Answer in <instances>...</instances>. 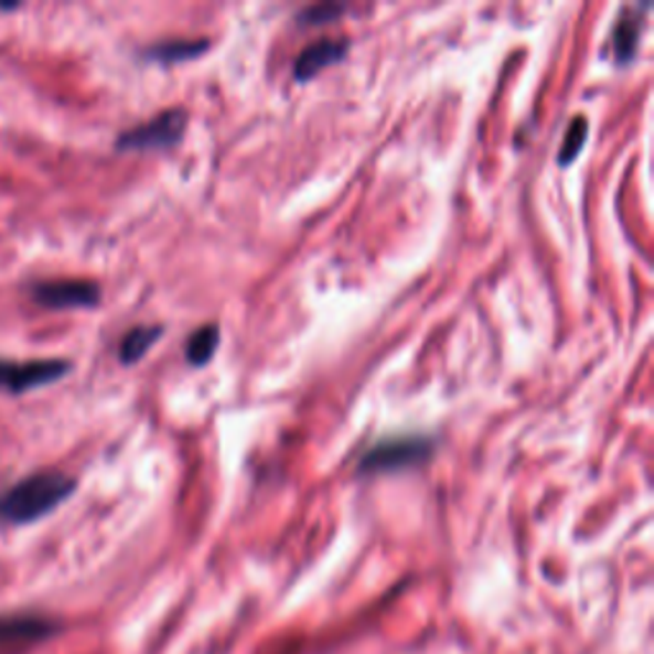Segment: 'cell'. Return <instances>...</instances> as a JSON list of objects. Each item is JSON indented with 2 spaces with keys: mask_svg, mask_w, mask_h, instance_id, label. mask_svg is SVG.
Wrapping results in <instances>:
<instances>
[{
  "mask_svg": "<svg viewBox=\"0 0 654 654\" xmlns=\"http://www.w3.org/2000/svg\"><path fill=\"white\" fill-rule=\"evenodd\" d=\"M77 481L62 471H39L0 494V522L31 524L75 494Z\"/></svg>",
  "mask_w": 654,
  "mask_h": 654,
  "instance_id": "cell-1",
  "label": "cell"
},
{
  "mask_svg": "<svg viewBox=\"0 0 654 654\" xmlns=\"http://www.w3.org/2000/svg\"><path fill=\"white\" fill-rule=\"evenodd\" d=\"M432 455V440L425 435H401V438H389L376 442L368 448L358 460V473L374 475V473H394L404 468L422 465Z\"/></svg>",
  "mask_w": 654,
  "mask_h": 654,
  "instance_id": "cell-2",
  "label": "cell"
},
{
  "mask_svg": "<svg viewBox=\"0 0 654 654\" xmlns=\"http://www.w3.org/2000/svg\"><path fill=\"white\" fill-rule=\"evenodd\" d=\"M184 128H187V112L182 108H172L159 112L157 118L147 124L120 133L116 147L120 151H153V149H172L180 143Z\"/></svg>",
  "mask_w": 654,
  "mask_h": 654,
  "instance_id": "cell-3",
  "label": "cell"
},
{
  "mask_svg": "<svg viewBox=\"0 0 654 654\" xmlns=\"http://www.w3.org/2000/svg\"><path fill=\"white\" fill-rule=\"evenodd\" d=\"M69 361H0V392L26 394L39 386L60 382L69 374Z\"/></svg>",
  "mask_w": 654,
  "mask_h": 654,
  "instance_id": "cell-4",
  "label": "cell"
},
{
  "mask_svg": "<svg viewBox=\"0 0 654 654\" xmlns=\"http://www.w3.org/2000/svg\"><path fill=\"white\" fill-rule=\"evenodd\" d=\"M31 300L46 310H90L100 302V287L83 279H52L31 285Z\"/></svg>",
  "mask_w": 654,
  "mask_h": 654,
  "instance_id": "cell-5",
  "label": "cell"
},
{
  "mask_svg": "<svg viewBox=\"0 0 654 654\" xmlns=\"http://www.w3.org/2000/svg\"><path fill=\"white\" fill-rule=\"evenodd\" d=\"M349 42H343V39H320V42H314L310 46H304L297 56V64H294V77L297 79H312L314 75H320L322 69L333 67L343 60L345 54H349Z\"/></svg>",
  "mask_w": 654,
  "mask_h": 654,
  "instance_id": "cell-6",
  "label": "cell"
},
{
  "mask_svg": "<svg viewBox=\"0 0 654 654\" xmlns=\"http://www.w3.org/2000/svg\"><path fill=\"white\" fill-rule=\"evenodd\" d=\"M52 632L50 621L39 617H0V647L29 644Z\"/></svg>",
  "mask_w": 654,
  "mask_h": 654,
  "instance_id": "cell-7",
  "label": "cell"
},
{
  "mask_svg": "<svg viewBox=\"0 0 654 654\" xmlns=\"http://www.w3.org/2000/svg\"><path fill=\"white\" fill-rule=\"evenodd\" d=\"M161 335H164V328L161 325H139V328L128 330V333L124 335V341H120V349H118L120 363L133 366L136 361H141L143 355L149 353L151 345L157 343Z\"/></svg>",
  "mask_w": 654,
  "mask_h": 654,
  "instance_id": "cell-8",
  "label": "cell"
},
{
  "mask_svg": "<svg viewBox=\"0 0 654 654\" xmlns=\"http://www.w3.org/2000/svg\"><path fill=\"white\" fill-rule=\"evenodd\" d=\"M642 36V19L636 13L624 15L619 21V26L613 29V50H617L619 62H629L636 54Z\"/></svg>",
  "mask_w": 654,
  "mask_h": 654,
  "instance_id": "cell-9",
  "label": "cell"
},
{
  "mask_svg": "<svg viewBox=\"0 0 654 654\" xmlns=\"http://www.w3.org/2000/svg\"><path fill=\"white\" fill-rule=\"evenodd\" d=\"M217 343H221V330L215 325H202L187 341V361L192 366H205L215 355Z\"/></svg>",
  "mask_w": 654,
  "mask_h": 654,
  "instance_id": "cell-10",
  "label": "cell"
},
{
  "mask_svg": "<svg viewBox=\"0 0 654 654\" xmlns=\"http://www.w3.org/2000/svg\"><path fill=\"white\" fill-rule=\"evenodd\" d=\"M205 50H207L205 39H195V42H167L149 50V56L157 62H180V60H190V56H197Z\"/></svg>",
  "mask_w": 654,
  "mask_h": 654,
  "instance_id": "cell-11",
  "label": "cell"
},
{
  "mask_svg": "<svg viewBox=\"0 0 654 654\" xmlns=\"http://www.w3.org/2000/svg\"><path fill=\"white\" fill-rule=\"evenodd\" d=\"M586 136H588V124H586L583 116H578L568 126V133H565V139H562L560 157H557V159H560V164H570V161L578 157L580 149H583Z\"/></svg>",
  "mask_w": 654,
  "mask_h": 654,
  "instance_id": "cell-12",
  "label": "cell"
},
{
  "mask_svg": "<svg viewBox=\"0 0 654 654\" xmlns=\"http://www.w3.org/2000/svg\"><path fill=\"white\" fill-rule=\"evenodd\" d=\"M345 11L343 6H330V3H322V6H312V8H304L300 13V21L302 23H328L333 21L335 15H341Z\"/></svg>",
  "mask_w": 654,
  "mask_h": 654,
  "instance_id": "cell-13",
  "label": "cell"
}]
</instances>
